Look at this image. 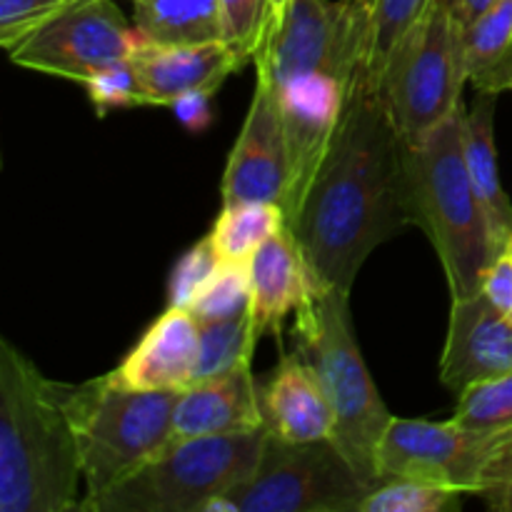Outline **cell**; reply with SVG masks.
Returning a JSON list of instances; mask_svg holds the SVG:
<instances>
[{"label":"cell","instance_id":"obj_1","mask_svg":"<svg viewBox=\"0 0 512 512\" xmlns=\"http://www.w3.org/2000/svg\"><path fill=\"white\" fill-rule=\"evenodd\" d=\"M413 225L405 143L378 88H348L328 155L288 220L320 288L350 295L368 255Z\"/></svg>","mask_w":512,"mask_h":512},{"label":"cell","instance_id":"obj_2","mask_svg":"<svg viewBox=\"0 0 512 512\" xmlns=\"http://www.w3.org/2000/svg\"><path fill=\"white\" fill-rule=\"evenodd\" d=\"M80 480L65 385L0 340V512L83 510Z\"/></svg>","mask_w":512,"mask_h":512},{"label":"cell","instance_id":"obj_3","mask_svg":"<svg viewBox=\"0 0 512 512\" xmlns=\"http://www.w3.org/2000/svg\"><path fill=\"white\" fill-rule=\"evenodd\" d=\"M408 193L413 225L435 245L450 293L465 298L483 290L485 273L503 250L470 180L463 140V108L435 128L423 143L408 148Z\"/></svg>","mask_w":512,"mask_h":512},{"label":"cell","instance_id":"obj_4","mask_svg":"<svg viewBox=\"0 0 512 512\" xmlns=\"http://www.w3.org/2000/svg\"><path fill=\"white\" fill-rule=\"evenodd\" d=\"M298 350L318 370L335 413L333 443L360 478L378 485V450L388 430V405L380 398L350 320V295L325 290L313 305L295 313Z\"/></svg>","mask_w":512,"mask_h":512},{"label":"cell","instance_id":"obj_5","mask_svg":"<svg viewBox=\"0 0 512 512\" xmlns=\"http://www.w3.org/2000/svg\"><path fill=\"white\" fill-rule=\"evenodd\" d=\"M178 395L180 390L125 388L110 375L65 385L83 465V510L173 443Z\"/></svg>","mask_w":512,"mask_h":512},{"label":"cell","instance_id":"obj_6","mask_svg":"<svg viewBox=\"0 0 512 512\" xmlns=\"http://www.w3.org/2000/svg\"><path fill=\"white\" fill-rule=\"evenodd\" d=\"M265 433L173 440L158 458L83 512H210L253 475Z\"/></svg>","mask_w":512,"mask_h":512},{"label":"cell","instance_id":"obj_7","mask_svg":"<svg viewBox=\"0 0 512 512\" xmlns=\"http://www.w3.org/2000/svg\"><path fill=\"white\" fill-rule=\"evenodd\" d=\"M468 83L460 28L440 0L395 43L378 75V93L408 148L460 113Z\"/></svg>","mask_w":512,"mask_h":512},{"label":"cell","instance_id":"obj_8","mask_svg":"<svg viewBox=\"0 0 512 512\" xmlns=\"http://www.w3.org/2000/svg\"><path fill=\"white\" fill-rule=\"evenodd\" d=\"M370 490L333 440L290 443L265 433L253 475L210 512H358Z\"/></svg>","mask_w":512,"mask_h":512},{"label":"cell","instance_id":"obj_9","mask_svg":"<svg viewBox=\"0 0 512 512\" xmlns=\"http://www.w3.org/2000/svg\"><path fill=\"white\" fill-rule=\"evenodd\" d=\"M138 43L140 33L113 0H78L8 55L20 68L85 85L128 60Z\"/></svg>","mask_w":512,"mask_h":512},{"label":"cell","instance_id":"obj_10","mask_svg":"<svg viewBox=\"0 0 512 512\" xmlns=\"http://www.w3.org/2000/svg\"><path fill=\"white\" fill-rule=\"evenodd\" d=\"M500 435L503 433H473L453 418L433 423L393 415L378 450V485L385 480L413 478L453 485L475 495L480 473Z\"/></svg>","mask_w":512,"mask_h":512},{"label":"cell","instance_id":"obj_11","mask_svg":"<svg viewBox=\"0 0 512 512\" xmlns=\"http://www.w3.org/2000/svg\"><path fill=\"white\" fill-rule=\"evenodd\" d=\"M275 95L288 145L290 188L285 213L290 220L328 155L348 103V83L330 73H305L275 83Z\"/></svg>","mask_w":512,"mask_h":512},{"label":"cell","instance_id":"obj_12","mask_svg":"<svg viewBox=\"0 0 512 512\" xmlns=\"http://www.w3.org/2000/svg\"><path fill=\"white\" fill-rule=\"evenodd\" d=\"M255 93L238 140L225 165L223 203L240 200H268L285 208L290 188L288 145L280 120L275 80L263 60L255 58Z\"/></svg>","mask_w":512,"mask_h":512},{"label":"cell","instance_id":"obj_13","mask_svg":"<svg viewBox=\"0 0 512 512\" xmlns=\"http://www.w3.org/2000/svg\"><path fill=\"white\" fill-rule=\"evenodd\" d=\"M250 60L225 40L213 43L163 45L140 38L130 53L140 105L173 108L190 93H215Z\"/></svg>","mask_w":512,"mask_h":512},{"label":"cell","instance_id":"obj_14","mask_svg":"<svg viewBox=\"0 0 512 512\" xmlns=\"http://www.w3.org/2000/svg\"><path fill=\"white\" fill-rule=\"evenodd\" d=\"M508 373H512L510 320L483 290L455 298L440 358V380L445 388L463 393L468 385Z\"/></svg>","mask_w":512,"mask_h":512},{"label":"cell","instance_id":"obj_15","mask_svg":"<svg viewBox=\"0 0 512 512\" xmlns=\"http://www.w3.org/2000/svg\"><path fill=\"white\" fill-rule=\"evenodd\" d=\"M200 363V323L188 308L168 305L133 345L123 363L108 373L133 390H185Z\"/></svg>","mask_w":512,"mask_h":512},{"label":"cell","instance_id":"obj_16","mask_svg":"<svg viewBox=\"0 0 512 512\" xmlns=\"http://www.w3.org/2000/svg\"><path fill=\"white\" fill-rule=\"evenodd\" d=\"M248 265L253 283L250 313L260 338L275 335L280 340L288 315L300 313L325 293L290 228L280 230L268 243L260 245Z\"/></svg>","mask_w":512,"mask_h":512},{"label":"cell","instance_id":"obj_17","mask_svg":"<svg viewBox=\"0 0 512 512\" xmlns=\"http://www.w3.org/2000/svg\"><path fill=\"white\" fill-rule=\"evenodd\" d=\"M260 430H265L260 385L255 383L250 365H240L230 373L180 390L175 403L173 440L245 435Z\"/></svg>","mask_w":512,"mask_h":512},{"label":"cell","instance_id":"obj_18","mask_svg":"<svg viewBox=\"0 0 512 512\" xmlns=\"http://www.w3.org/2000/svg\"><path fill=\"white\" fill-rule=\"evenodd\" d=\"M265 430L290 443L333 440L335 413L318 370L303 353L283 355L278 368L260 383Z\"/></svg>","mask_w":512,"mask_h":512},{"label":"cell","instance_id":"obj_19","mask_svg":"<svg viewBox=\"0 0 512 512\" xmlns=\"http://www.w3.org/2000/svg\"><path fill=\"white\" fill-rule=\"evenodd\" d=\"M495 103L498 95L478 93L470 110L463 108V140L470 180L488 215L490 230L500 250L512 240V203L500 183L498 148H495Z\"/></svg>","mask_w":512,"mask_h":512},{"label":"cell","instance_id":"obj_20","mask_svg":"<svg viewBox=\"0 0 512 512\" xmlns=\"http://www.w3.org/2000/svg\"><path fill=\"white\" fill-rule=\"evenodd\" d=\"M460 40L468 83L478 93H512V0H495Z\"/></svg>","mask_w":512,"mask_h":512},{"label":"cell","instance_id":"obj_21","mask_svg":"<svg viewBox=\"0 0 512 512\" xmlns=\"http://www.w3.org/2000/svg\"><path fill=\"white\" fill-rule=\"evenodd\" d=\"M133 25L148 43L188 45L223 40L220 0H130Z\"/></svg>","mask_w":512,"mask_h":512},{"label":"cell","instance_id":"obj_22","mask_svg":"<svg viewBox=\"0 0 512 512\" xmlns=\"http://www.w3.org/2000/svg\"><path fill=\"white\" fill-rule=\"evenodd\" d=\"M285 228H288V213L280 203L240 200V203H223L208 238L220 260L248 263L260 245Z\"/></svg>","mask_w":512,"mask_h":512},{"label":"cell","instance_id":"obj_23","mask_svg":"<svg viewBox=\"0 0 512 512\" xmlns=\"http://www.w3.org/2000/svg\"><path fill=\"white\" fill-rule=\"evenodd\" d=\"M258 340L260 335L250 310L235 318L200 323V363L195 370V383L250 365Z\"/></svg>","mask_w":512,"mask_h":512},{"label":"cell","instance_id":"obj_24","mask_svg":"<svg viewBox=\"0 0 512 512\" xmlns=\"http://www.w3.org/2000/svg\"><path fill=\"white\" fill-rule=\"evenodd\" d=\"M470 493L453 485L398 478L375 485L358 512H450L463 508Z\"/></svg>","mask_w":512,"mask_h":512},{"label":"cell","instance_id":"obj_25","mask_svg":"<svg viewBox=\"0 0 512 512\" xmlns=\"http://www.w3.org/2000/svg\"><path fill=\"white\" fill-rule=\"evenodd\" d=\"M250 300H253L250 265L238 260H220L188 310L198 318V323H213V320L248 313Z\"/></svg>","mask_w":512,"mask_h":512},{"label":"cell","instance_id":"obj_26","mask_svg":"<svg viewBox=\"0 0 512 512\" xmlns=\"http://www.w3.org/2000/svg\"><path fill=\"white\" fill-rule=\"evenodd\" d=\"M453 420L483 435L512 430V373L468 385L463 393H458Z\"/></svg>","mask_w":512,"mask_h":512},{"label":"cell","instance_id":"obj_27","mask_svg":"<svg viewBox=\"0 0 512 512\" xmlns=\"http://www.w3.org/2000/svg\"><path fill=\"white\" fill-rule=\"evenodd\" d=\"M223 40L255 63L273 23V0H220Z\"/></svg>","mask_w":512,"mask_h":512},{"label":"cell","instance_id":"obj_28","mask_svg":"<svg viewBox=\"0 0 512 512\" xmlns=\"http://www.w3.org/2000/svg\"><path fill=\"white\" fill-rule=\"evenodd\" d=\"M433 3L435 0H378L373 25V60H370V73H373L375 85H378L380 68H383L390 50L428 13Z\"/></svg>","mask_w":512,"mask_h":512},{"label":"cell","instance_id":"obj_29","mask_svg":"<svg viewBox=\"0 0 512 512\" xmlns=\"http://www.w3.org/2000/svg\"><path fill=\"white\" fill-rule=\"evenodd\" d=\"M78 0H0V43L13 50Z\"/></svg>","mask_w":512,"mask_h":512},{"label":"cell","instance_id":"obj_30","mask_svg":"<svg viewBox=\"0 0 512 512\" xmlns=\"http://www.w3.org/2000/svg\"><path fill=\"white\" fill-rule=\"evenodd\" d=\"M220 258L215 253L210 238H203L200 243H195L193 248L185 250L180 255V260L175 263L173 275H170L168 285V300L170 305H178V308H190L193 298L198 295V290L203 288L205 280L210 278L215 268H218Z\"/></svg>","mask_w":512,"mask_h":512},{"label":"cell","instance_id":"obj_31","mask_svg":"<svg viewBox=\"0 0 512 512\" xmlns=\"http://www.w3.org/2000/svg\"><path fill=\"white\" fill-rule=\"evenodd\" d=\"M475 498L495 512H512V430L500 435L493 455L480 473Z\"/></svg>","mask_w":512,"mask_h":512},{"label":"cell","instance_id":"obj_32","mask_svg":"<svg viewBox=\"0 0 512 512\" xmlns=\"http://www.w3.org/2000/svg\"><path fill=\"white\" fill-rule=\"evenodd\" d=\"M85 90H88V98L98 110V115H105L113 108H135V105H140L138 83H135L130 58L90 78L85 83Z\"/></svg>","mask_w":512,"mask_h":512},{"label":"cell","instance_id":"obj_33","mask_svg":"<svg viewBox=\"0 0 512 512\" xmlns=\"http://www.w3.org/2000/svg\"><path fill=\"white\" fill-rule=\"evenodd\" d=\"M483 293L512 323V250L505 248L490 265L483 280Z\"/></svg>","mask_w":512,"mask_h":512},{"label":"cell","instance_id":"obj_34","mask_svg":"<svg viewBox=\"0 0 512 512\" xmlns=\"http://www.w3.org/2000/svg\"><path fill=\"white\" fill-rule=\"evenodd\" d=\"M210 98L213 93H190L185 98H180L173 105L175 118L190 130V133H203L205 128L213 120V110H210Z\"/></svg>","mask_w":512,"mask_h":512},{"label":"cell","instance_id":"obj_35","mask_svg":"<svg viewBox=\"0 0 512 512\" xmlns=\"http://www.w3.org/2000/svg\"><path fill=\"white\" fill-rule=\"evenodd\" d=\"M440 3L448 8L450 18H453L455 23H458V28L463 30L468 28L473 20H478L495 0H440Z\"/></svg>","mask_w":512,"mask_h":512},{"label":"cell","instance_id":"obj_36","mask_svg":"<svg viewBox=\"0 0 512 512\" xmlns=\"http://www.w3.org/2000/svg\"><path fill=\"white\" fill-rule=\"evenodd\" d=\"M288 3H290V0H273V23L280 18V15H283V10L288 8ZM273 23H270V25H273Z\"/></svg>","mask_w":512,"mask_h":512},{"label":"cell","instance_id":"obj_37","mask_svg":"<svg viewBox=\"0 0 512 512\" xmlns=\"http://www.w3.org/2000/svg\"><path fill=\"white\" fill-rule=\"evenodd\" d=\"M508 250H512V240H510V245H508Z\"/></svg>","mask_w":512,"mask_h":512}]
</instances>
